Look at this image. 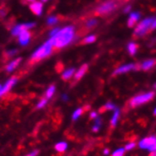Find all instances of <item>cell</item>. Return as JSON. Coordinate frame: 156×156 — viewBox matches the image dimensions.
I'll return each mask as SVG.
<instances>
[{
  "label": "cell",
  "instance_id": "cell-19",
  "mask_svg": "<svg viewBox=\"0 0 156 156\" xmlns=\"http://www.w3.org/2000/svg\"><path fill=\"white\" fill-rule=\"evenodd\" d=\"M55 87L54 85L50 86V87H48V90H46V92H45V98L48 99V100H49L50 98H52L53 95H54V93H55Z\"/></svg>",
  "mask_w": 156,
  "mask_h": 156
},
{
  "label": "cell",
  "instance_id": "cell-17",
  "mask_svg": "<svg viewBox=\"0 0 156 156\" xmlns=\"http://www.w3.org/2000/svg\"><path fill=\"white\" fill-rule=\"evenodd\" d=\"M67 148H68V145H67L66 142H59L58 143L57 145L55 146V149L58 152H63L67 150Z\"/></svg>",
  "mask_w": 156,
  "mask_h": 156
},
{
  "label": "cell",
  "instance_id": "cell-35",
  "mask_svg": "<svg viewBox=\"0 0 156 156\" xmlns=\"http://www.w3.org/2000/svg\"><path fill=\"white\" fill-rule=\"evenodd\" d=\"M8 53H9V54H8L9 55H13L16 53V50H12V51H9Z\"/></svg>",
  "mask_w": 156,
  "mask_h": 156
},
{
  "label": "cell",
  "instance_id": "cell-6",
  "mask_svg": "<svg viewBox=\"0 0 156 156\" xmlns=\"http://www.w3.org/2000/svg\"><path fill=\"white\" fill-rule=\"evenodd\" d=\"M35 27V23H26V24H19L12 27V34L13 36H19L23 31L28 30L32 27Z\"/></svg>",
  "mask_w": 156,
  "mask_h": 156
},
{
  "label": "cell",
  "instance_id": "cell-9",
  "mask_svg": "<svg viewBox=\"0 0 156 156\" xmlns=\"http://www.w3.org/2000/svg\"><path fill=\"white\" fill-rule=\"evenodd\" d=\"M136 69H137V65H136V64H126V65L120 66L119 68H118V69L114 72V74L124 73H127V72H129V71L136 70Z\"/></svg>",
  "mask_w": 156,
  "mask_h": 156
},
{
  "label": "cell",
  "instance_id": "cell-38",
  "mask_svg": "<svg viewBox=\"0 0 156 156\" xmlns=\"http://www.w3.org/2000/svg\"><path fill=\"white\" fill-rule=\"evenodd\" d=\"M104 153L106 155V154H108V153H109V151H108V150H105V151H104Z\"/></svg>",
  "mask_w": 156,
  "mask_h": 156
},
{
  "label": "cell",
  "instance_id": "cell-29",
  "mask_svg": "<svg viewBox=\"0 0 156 156\" xmlns=\"http://www.w3.org/2000/svg\"><path fill=\"white\" fill-rule=\"evenodd\" d=\"M58 30H59V28H55V29H53V30L51 31V33H50V37H52V36H54V35L57 34Z\"/></svg>",
  "mask_w": 156,
  "mask_h": 156
},
{
  "label": "cell",
  "instance_id": "cell-8",
  "mask_svg": "<svg viewBox=\"0 0 156 156\" xmlns=\"http://www.w3.org/2000/svg\"><path fill=\"white\" fill-rule=\"evenodd\" d=\"M156 143V137L155 136H149L142 139L139 142V148L141 149H150L152 145H154Z\"/></svg>",
  "mask_w": 156,
  "mask_h": 156
},
{
  "label": "cell",
  "instance_id": "cell-20",
  "mask_svg": "<svg viewBox=\"0 0 156 156\" xmlns=\"http://www.w3.org/2000/svg\"><path fill=\"white\" fill-rule=\"evenodd\" d=\"M136 50H137V44L136 43H133V42H131L129 43L128 45V51L131 55H135L136 53Z\"/></svg>",
  "mask_w": 156,
  "mask_h": 156
},
{
  "label": "cell",
  "instance_id": "cell-3",
  "mask_svg": "<svg viewBox=\"0 0 156 156\" xmlns=\"http://www.w3.org/2000/svg\"><path fill=\"white\" fill-rule=\"evenodd\" d=\"M154 97V92L151 91V92H148V93H144V94H141V95H137L136 97H133L131 102H130V105L132 107H137L145 103H147L149 101Z\"/></svg>",
  "mask_w": 156,
  "mask_h": 156
},
{
  "label": "cell",
  "instance_id": "cell-41",
  "mask_svg": "<svg viewBox=\"0 0 156 156\" xmlns=\"http://www.w3.org/2000/svg\"><path fill=\"white\" fill-rule=\"evenodd\" d=\"M27 1H29V2H34L35 0H27Z\"/></svg>",
  "mask_w": 156,
  "mask_h": 156
},
{
  "label": "cell",
  "instance_id": "cell-32",
  "mask_svg": "<svg viewBox=\"0 0 156 156\" xmlns=\"http://www.w3.org/2000/svg\"><path fill=\"white\" fill-rule=\"evenodd\" d=\"M149 150H150L151 152H152V151H156V143H155L154 145H152V146H151Z\"/></svg>",
  "mask_w": 156,
  "mask_h": 156
},
{
  "label": "cell",
  "instance_id": "cell-16",
  "mask_svg": "<svg viewBox=\"0 0 156 156\" xmlns=\"http://www.w3.org/2000/svg\"><path fill=\"white\" fill-rule=\"evenodd\" d=\"M74 72H75V70H74L73 68H71V69L66 70V71L62 73V79H63V80H68V79H70V78L74 74Z\"/></svg>",
  "mask_w": 156,
  "mask_h": 156
},
{
  "label": "cell",
  "instance_id": "cell-33",
  "mask_svg": "<svg viewBox=\"0 0 156 156\" xmlns=\"http://www.w3.org/2000/svg\"><path fill=\"white\" fill-rule=\"evenodd\" d=\"M151 29L156 28V19H155V20H153V22H152V24H151Z\"/></svg>",
  "mask_w": 156,
  "mask_h": 156
},
{
  "label": "cell",
  "instance_id": "cell-1",
  "mask_svg": "<svg viewBox=\"0 0 156 156\" xmlns=\"http://www.w3.org/2000/svg\"><path fill=\"white\" fill-rule=\"evenodd\" d=\"M74 38V27L72 26L65 27L58 31L55 35L50 37V41L55 48H62L70 44Z\"/></svg>",
  "mask_w": 156,
  "mask_h": 156
},
{
  "label": "cell",
  "instance_id": "cell-27",
  "mask_svg": "<svg viewBox=\"0 0 156 156\" xmlns=\"http://www.w3.org/2000/svg\"><path fill=\"white\" fill-rule=\"evenodd\" d=\"M96 24H97V21H96L95 19H91V20H90V21H87V22L86 27H87V28H90V27H95Z\"/></svg>",
  "mask_w": 156,
  "mask_h": 156
},
{
  "label": "cell",
  "instance_id": "cell-36",
  "mask_svg": "<svg viewBox=\"0 0 156 156\" xmlns=\"http://www.w3.org/2000/svg\"><path fill=\"white\" fill-rule=\"evenodd\" d=\"M130 9H131V7H130V6H127L126 9H124V12H130Z\"/></svg>",
  "mask_w": 156,
  "mask_h": 156
},
{
  "label": "cell",
  "instance_id": "cell-42",
  "mask_svg": "<svg viewBox=\"0 0 156 156\" xmlns=\"http://www.w3.org/2000/svg\"><path fill=\"white\" fill-rule=\"evenodd\" d=\"M154 87H155V88H156V83H155V84H154Z\"/></svg>",
  "mask_w": 156,
  "mask_h": 156
},
{
  "label": "cell",
  "instance_id": "cell-26",
  "mask_svg": "<svg viewBox=\"0 0 156 156\" xmlns=\"http://www.w3.org/2000/svg\"><path fill=\"white\" fill-rule=\"evenodd\" d=\"M124 151H125V149L124 148H121V149H118L117 151H115L112 154V156H123L124 154Z\"/></svg>",
  "mask_w": 156,
  "mask_h": 156
},
{
  "label": "cell",
  "instance_id": "cell-43",
  "mask_svg": "<svg viewBox=\"0 0 156 156\" xmlns=\"http://www.w3.org/2000/svg\"><path fill=\"white\" fill-rule=\"evenodd\" d=\"M1 87H2V86H1V85H0V90H1Z\"/></svg>",
  "mask_w": 156,
  "mask_h": 156
},
{
  "label": "cell",
  "instance_id": "cell-7",
  "mask_svg": "<svg viewBox=\"0 0 156 156\" xmlns=\"http://www.w3.org/2000/svg\"><path fill=\"white\" fill-rule=\"evenodd\" d=\"M16 82H17V78L16 77H12L10 79H9L5 83V85L2 86L1 90H0V96H2V95L6 94L7 92H9L10 90H12V87L16 84Z\"/></svg>",
  "mask_w": 156,
  "mask_h": 156
},
{
  "label": "cell",
  "instance_id": "cell-12",
  "mask_svg": "<svg viewBox=\"0 0 156 156\" xmlns=\"http://www.w3.org/2000/svg\"><path fill=\"white\" fill-rule=\"evenodd\" d=\"M87 64H84V65L81 67V68L75 73V75H74V80H75V81L80 80L81 78L85 75V73H87Z\"/></svg>",
  "mask_w": 156,
  "mask_h": 156
},
{
  "label": "cell",
  "instance_id": "cell-23",
  "mask_svg": "<svg viewBox=\"0 0 156 156\" xmlns=\"http://www.w3.org/2000/svg\"><path fill=\"white\" fill-rule=\"evenodd\" d=\"M96 41V37L94 35H90V36H87V38L84 39L83 43H92Z\"/></svg>",
  "mask_w": 156,
  "mask_h": 156
},
{
  "label": "cell",
  "instance_id": "cell-25",
  "mask_svg": "<svg viewBox=\"0 0 156 156\" xmlns=\"http://www.w3.org/2000/svg\"><path fill=\"white\" fill-rule=\"evenodd\" d=\"M58 17H55V16H51L47 19V24L49 26H52V25H55V23H58Z\"/></svg>",
  "mask_w": 156,
  "mask_h": 156
},
{
  "label": "cell",
  "instance_id": "cell-22",
  "mask_svg": "<svg viewBox=\"0 0 156 156\" xmlns=\"http://www.w3.org/2000/svg\"><path fill=\"white\" fill-rule=\"evenodd\" d=\"M47 102H48V99H46V98H42V99L41 100V101L38 103L37 108H38V109H41L42 107H44V106L46 105Z\"/></svg>",
  "mask_w": 156,
  "mask_h": 156
},
{
  "label": "cell",
  "instance_id": "cell-11",
  "mask_svg": "<svg viewBox=\"0 0 156 156\" xmlns=\"http://www.w3.org/2000/svg\"><path fill=\"white\" fill-rule=\"evenodd\" d=\"M30 9H31V12L33 13H35L36 15H41V12H42V3L41 2H33L30 6H29Z\"/></svg>",
  "mask_w": 156,
  "mask_h": 156
},
{
  "label": "cell",
  "instance_id": "cell-5",
  "mask_svg": "<svg viewBox=\"0 0 156 156\" xmlns=\"http://www.w3.org/2000/svg\"><path fill=\"white\" fill-rule=\"evenodd\" d=\"M153 22L152 18H148V19H145L143 20L141 23L138 24V26L136 27V30H135V35L136 36H142L146 33L149 29V27L151 26Z\"/></svg>",
  "mask_w": 156,
  "mask_h": 156
},
{
  "label": "cell",
  "instance_id": "cell-37",
  "mask_svg": "<svg viewBox=\"0 0 156 156\" xmlns=\"http://www.w3.org/2000/svg\"><path fill=\"white\" fill-rule=\"evenodd\" d=\"M150 156H156V151H152V152L150 154Z\"/></svg>",
  "mask_w": 156,
  "mask_h": 156
},
{
  "label": "cell",
  "instance_id": "cell-39",
  "mask_svg": "<svg viewBox=\"0 0 156 156\" xmlns=\"http://www.w3.org/2000/svg\"><path fill=\"white\" fill-rule=\"evenodd\" d=\"M63 100H65V101H66V100H68V97H67V95L63 96Z\"/></svg>",
  "mask_w": 156,
  "mask_h": 156
},
{
  "label": "cell",
  "instance_id": "cell-34",
  "mask_svg": "<svg viewBox=\"0 0 156 156\" xmlns=\"http://www.w3.org/2000/svg\"><path fill=\"white\" fill-rule=\"evenodd\" d=\"M90 118H91V119H96V118H98V117H97V113H96V112H91V113H90Z\"/></svg>",
  "mask_w": 156,
  "mask_h": 156
},
{
  "label": "cell",
  "instance_id": "cell-14",
  "mask_svg": "<svg viewBox=\"0 0 156 156\" xmlns=\"http://www.w3.org/2000/svg\"><path fill=\"white\" fill-rule=\"evenodd\" d=\"M20 61H21V58H16V59L12 60V62H9V63L7 65V68H6L7 72L10 73V72H12L13 70H15V68L19 65Z\"/></svg>",
  "mask_w": 156,
  "mask_h": 156
},
{
  "label": "cell",
  "instance_id": "cell-31",
  "mask_svg": "<svg viewBox=\"0 0 156 156\" xmlns=\"http://www.w3.org/2000/svg\"><path fill=\"white\" fill-rule=\"evenodd\" d=\"M38 153H39V151H34L30 152L29 154H27V156H36V155H37Z\"/></svg>",
  "mask_w": 156,
  "mask_h": 156
},
{
  "label": "cell",
  "instance_id": "cell-40",
  "mask_svg": "<svg viewBox=\"0 0 156 156\" xmlns=\"http://www.w3.org/2000/svg\"><path fill=\"white\" fill-rule=\"evenodd\" d=\"M153 114L156 116V108H155V109H154V111H153Z\"/></svg>",
  "mask_w": 156,
  "mask_h": 156
},
{
  "label": "cell",
  "instance_id": "cell-21",
  "mask_svg": "<svg viewBox=\"0 0 156 156\" xmlns=\"http://www.w3.org/2000/svg\"><path fill=\"white\" fill-rule=\"evenodd\" d=\"M83 112H84V108H78V109H76L73 112V119L76 120L78 118H79L83 114Z\"/></svg>",
  "mask_w": 156,
  "mask_h": 156
},
{
  "label": "cell",
  "instance_id": "cell-30",
  "mask_svg": "<svg viewBox=\"0 0 156 156\" xmlns=\"http://www.w3.org/2000/svg\"><path fill=\"white\" fill-rule=\"evenodd\" d=\"M100 127H101L100 125L94 124V126L92 127V131H93V132H98V131H99V129H100Z\"/></svg>",
  "mask_w": 156,
  "mask_h": 156
},
{
  "label": "cell",
  "instance_id": "cell-13",
  "mask_svg": "<svg viewBox=\"0 0 156 156\" xmlns=\"http://www.w3.org/2000/svg\"><path fill=\"white\" fill-rule=\"evenodd\" d=\"M139 17H140V14L138 12H133V13H131V15H130V17L128 19V27H132L138 21Z\"/></svg>",
  "mask_w": 156,
  "mask_h": 156
},
{
  "label": "cell",
  "instance_id": "cell-44",
  "mask_svg": "<svg viewBox=\"0 0 156 156\" xmlns=\"http://www.w3.org/2000/svg\"><path fill=\"white\" fill-rule=\"evenodd\" d=\"M42 1H47V0H42Z\"/></svg>",
  "mask_w": 156,
  "mask_h": 156
},
{
  "label": "cell",
  "instance_id": "cell-4",
  "mask_svg": "<svg viewBox=\"0 0 156 156\" xmlns=\"http://www.w3.org/2000/svg\"><path fill=\"white\" fill-rule=\"evenodd\" d=\"M116 6H117L116 1L110 0V1H107V2L102 4L101 6H99L96 9V13L98 15H105L106 13H109L110 12H112L113 9H115Z\"/></svg>",
  "mask_w": 156,
  "mask_h": 156
},
{
  "label": "cell",
  "instance_id": "cell-18",
  "mask_svg": "<svg viewBox=\"0 0 156 156\" xmlns=\"http://www.w3.org/2000/svg\"><path fill=\"white\" fill-rule=\"evenodd\" d=\"M114 111H115V113L113 115L112 119H111V125H112L113 127H115L117 125V122H118V119H119V109L117 107Z\"/></svg>",
  "mask_w": 156,
  "mask_h": 156
},
{
  "label": "cell",
  "instance_id": "cell-10",
  "mask_svg": "<svg viewBox=\"0 0 156 156\" xmlns=\"http://www.w3.org/2000/svg\"><path fill=\"white\" fill-rule=\"evenodd\" d=\"M30 37H31V34L28 30H25L22 32L19 35V42L21 45H27L30 41Z\"/></svg>",
  "mask_w": 156,
  "mask_h": 156
},
{
  "label": "cell",
  "instance_id": "cell-2",
  "mask_svg": "<svg viewBox=\"0 0 156 156\" xmlns=\"http://www.w3.org/2000/svg\"><path fill=\"white\" fill-rule=\"evenodd\" d=\"M53 44L50 41V40H48L46 42H44L41 47H39L33 55H31V60L32 61H39L44 58H47L49 55H51L52 51H53Z\"/></svg>",
  "mask_w": 156,
  "mask_h": 156
},
{
  "label": "cell",
  "instance_id": "cell-24",
  "mask_svg": "<svg viewBox=\"0 0 156 156\" xmlns=\"http://www.w3.org/2000/svg\"><path fill=\"white\" fill-rule=\"evenodd\" d=\"M116 108H117V106H116L114 104H112V103H107V104L104 106V108L101 109V112H102V110H103V109H105V110H115Z\"/></svg>",
  "mask_w": 156,
  "mask_h": 156
},
{
  "label": "cell",
  "instance_id": "cell-15",
  "mask_svg": "<svg viewBox=\"0 0 156 156\" xmlns=\"http://www.w3.org/2000/svg\"><path fill=\"white\" fill-rule=\"evenodd\" d=\"M155 64V60L154 59H150V60H146L145 62L142 63L141 65V69L144 71H147L150 70L151 68H152V66Z\"/></svg>",
  "mask_w": 156,
  "mask_h": 156
},
{
  "label": "cell",
  "instance_id": "cell-28",
  "mask_svg": "<svg viewBox=\"0 0 156 156\" xmlns=\"http://www.w3.org/2000/svg\"><path fill=\"white\" fill-rule=\"evenodd\" d=\"M135 146H136V143H133V142H132V143H129V144H127L126 146H125V150L126 151H130V150H132V149H133L135 148Z\"/></svg>",
  "mask_w": 156,
  "mask_h": 156
}]
</instances>
